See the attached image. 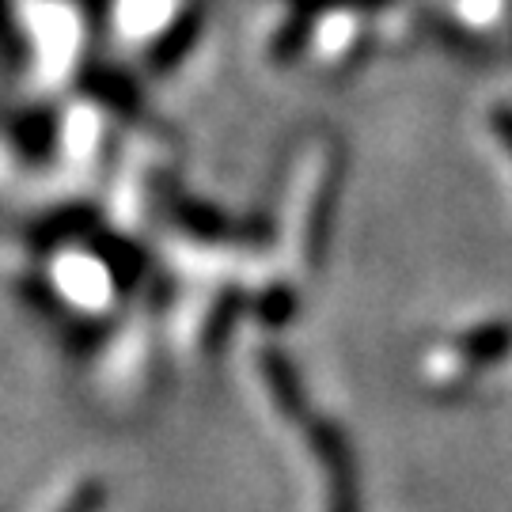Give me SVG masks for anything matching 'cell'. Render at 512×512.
<instances>
[{
	"label": "cell",
	"instance_id": "7a4b0ae2",
	"mask_svg": "<svg viewBox=\"0 0 512 512\" xmlns=\"http://www.w3.org/2000/svg\"><path fill=\"white\" fill-rule=\"evenodd\" d=\"M459 353L471 365H501L512 353V323H482L459 338Z\"/></svg>",
	"mask_w": 512,
	"mask_h": 512
},
{
	"label": "cell",
	"instance_id": "6da1fadb",
	"mask_svg": "<svg viewBox=\"0 0 512 512\" xmlns=\"http://www.w3.org/2000/svg\"><path fill=\"white\" fill-rule=\"evenodd\" d=\"M311 444L323 459L330 478V512H361V490H357V467L349 440L338 425L330 421H311Z\"/></svg>",
	"mask_w": 512,
	"mask_h": 512
},
{
	"label": "cell",
	"instance_id": "277c9868",
	"mask_svg": "<svg viewBox=\"0 0 512 512\" xmlns=\"http://www.w3.org/2000/svg\"><path fill=\"white\" fill-rule=\"evenodd\" d=\"M490 126H494V133L505 141V148L512 152V107H497L494 114H490Z\"/></svg>",
	"mask_w": 512,
	"mask_h": 512
},
{
	"label": "cell",
	"instance_id": "3957f363",
	"mask_svg": "<svg viewBox=\"0 0 512 512\" xmlns=\"http://www.w3.org/2000/svg\"><path fill=\"white\" fill-rule=\"evenodd\" d=\"M262 315H266V319H274V323L289 319V315H293V293H289V289H274V293L266 296Z\"/></svg>",
	"mask_w": 512,
	"mask_h": 512
}]
</instances>
